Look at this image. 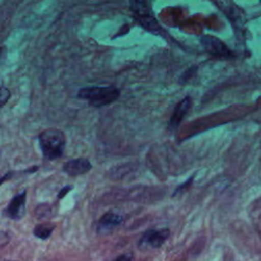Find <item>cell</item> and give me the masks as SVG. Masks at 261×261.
<instances>
[{
	"label": "cell",
	"mask_w": 261,
	"mask_h": 261,
	"mask_svg": "<svg viewBox=\"0 0 261 261\" xmlns=\"http://www.w3.org/2000/svg\"><path fill=\"white\" fill-rule=\"evenodd\" d=\"M40 148L43 156L47 160H56L63 155L66 137L65 134L58 128H46L39 134Z\"/></svg>",
	"instance_id": "obj_1"
},
{
	"label": "cell",
	"mask_w": 261,
	"mask_h": 261,
	"mask_svg": "<svg viewBox=\"0 0 261 261\" xmlns=\"http://www.w3.org/2000/svg\"><path fill=\"white\" fill-rule=\"evenodd\" d=\"M119 90L115 87H86L77 92V97L87 100L93 107H102L111 104L119 97Z\"/></svg>",
	"instance_id": "obj_2"
},
{
	"label": "cell",
	"mask_w": 261,
	"mask_h": 261,
	"mask_svg": "<svg viewBox=\"0 0 261 261\" xmlns=\"http://www.w3.org/2000/svg\"><path fill=\"white\" fill-rule=\"evenodd\" d=\"M25 200H27V191H22L19 194H16L9 202L7 207L4 210V214L14 220L20 219L25 211Z\"/></svg>",
	"instance_id": "obj_3"
},
{
	"label": "cell",
	"mask_w": 261,
	"mask_h": 261,
	"mask_svg": "<svg viewBox=\"0 0 261 261\" xmlns=\"http://www.w3.org/2000/svg\"><path fill=\"white\" fill-rule=\"evenodd\" d=\"M201 43L203 47L212 55L218 56V57H227L231 56L230 50L227 48V46L220 41L219 39L213 37V36H203L201 39Z\"/></svg>",
	"instance_id": "obj_4"
},
{
	"label": "cell",
	"mask_w": 261,
	"mask_h": 261,
	"mask_svg": "<svg viewBox=\"0 0 261 261\" xmlns=\"http://www.w3.org/2000/svg\"><path fill=\"white\" fill-rule=\"evenodd\" d=\"M63 171L69 176H79L92 169V164L87 158H74L66 161L62 166Z\"/></svg>",
	"instance_id": "obj_5"
},
{
	"label": "cell",
	"mask_w": 261,
	"mask_h": 261,
	"mask_svg": "<svg viewBox=\"0 0 261 261\" xmlns=\"http://www.w3.org/2000/svg\"><path fill=\"white\" fill-rule=\"evenodd\" d=\"M134 7L133 10L136 14V17L138 21L141 23L142 27H144L146 30L150 32H158L160 30V27L158 25L155 18L150 14L148 7H145V3H141L142 7H138L136 3H133Z\"/></svg>",
	"instance_id": "obj_6"
},
{
	"label": "cell",
	"mask_w": 261,
	"mask_h": 261,
	"mask_svg": "<svg viewBox=\"0 0 261 261\" xmlns=\"http://www.w3.org/2000/svg\"><path fill=\"white\" fill-rule=\"evenodd\" d=\"M169 236V230L162 229H150L145 232L140 241V246H149L152 248H159L163 245Z\"/></svg>",
	"instance_id": "obj_7"
},
{
	"label": "cell",
	"mask_w": 261,
	"mask_h": 261,
	"mask_svg": "<svg viewBox=\"0 0 261 261\" xmlns=\"http://www.w3.org/2000/svg\"><path fill=\"white\" fill-rule=\"evenodd\" d=\"M121 222H122V217L119 214H116L113 212H107L99 219L97 229L100 233H107L112 231Z\"/></svg>",
	"instance_id": "obj_8"
},
{
	"label": "cell",
	"mask_w": 261,
	"mask_h": 261,
	"mask_svg": "<svg viewBox=\"0 0 261 261\" xmlns=\"http://www.w3.org/2000/svg\"><path fill=\"white\" fill-rule=\"evenodd\" d=\"M190 107H191V98L190 97H186L175 106L173 113L169 120V128L170 129H175L179 125L182 117L188 112Z\"/></svg>",
	"instance_id": "obj_9"
},
{
	"label": "cell",
	"mask_w": 261,
	"mask_h": 261,
	"mask_svg": "<svg viewBox=\"0 0 261 261\" xmlns=\"http://www.w3.org/2000/svg\"><path fill=\"white\" fill-rule=\"evenodd\" d=\"M54 227L55 226L51 223H40L35 226L33 232L37 238L46 240L51 236L52 231L54 230Z\"/></svg>",
	"instance_id": "obj_10"
},
{
	"label": "cell",
	"mask_w": 261,
	"mask_h": 261,
	"mask_svg": "<svg viewBox=\"0 0 261 261\" xmlns=\"http://www.w3.org/2000/svg\"><path fill=\"white\" fill-rule=\"evenodd\" d=\"M51 207L44 203V204H40L37 208H36V215L38 218H45V217H49L51 215Z\"/></svg>",
	"instance_id": "obj_11"
},
{
	"label": "cell",
	"mask_w": 261,
	"mask_h": 261,
	"mask_svg": "<svg viewBox=\"0 0 261 261\" xmlns=\"http://www.w3.org/2000/svg\"><path fill=\"white\" fill-rule=\"evenodd\" d=\"M10 98V91L5 86H0V108L3 107Z\"/></svg>",
	"instance_id": "obj_12"
},
{
	"label": "cell",
	"mask_w": 261,
	"mask_h": 261,
	"mask_svg": "<svg viewBox=\"0 0 261 261\" xmlns=\"http://www.w3.org/2000/svg\"><path fill=\"white\" fill-rule=\"evenodd\" d=\"M71 190H72V186H65V187H63V188L60 189V191L58 192L57 198H58L59 200L62 199V198H64Z\"/></svg>",
	"instance_id": "obj_13"
},
{
	"label": "cell",
	"mask_w": 261,
	"mask_h": 261,
	"mask_svg": "<svg viewBox=\"0 0 261 261\" xmlns=\"http://www.w3.org/2000/svg\"><path fill=\"white\" fill-rule=\"evenodd\" d=\"M12 175H13L12 172H7V173L3 174L2 176H0V186H1L3 182H5L6 180H8L9 178H11Z\"/></svg>",
	"instance_id": "obj_14"
},
{
	"label": "cell",
	"mask_w": 261,
	"mask_h": 261,
	"mask_svg": "<svg viewBox=\"0 0 261 261\" xmlns=\"http://www.w3.org/2000/svg\"><path fill=\"white\" fill-rule=\"evenodd\" d=\"M114 261H132V256L128 254H123L117 257Z\"/></svg>",
	"instance_id": "obj_15"
},
{
	"label": "cell",
	"mask_w": 261,
	"mask_h": 261,
	"mask_svg": "<svg viewBox=\"0 0 261 261\" xmlns=\"http://www.w3.org/2000/svg\"><path fill=\"white\" fill-rule=\"evenodd\" d=\"M191 181H193V178H190L186 184H185V186H188V185H190L191 184ZM182 189H184V185H181L180 187H178V189L175 191V193L174 194H176V193H179V192H182Z\"/></svg>",
	"instance_id": "obj_16"
}]
</instances>
